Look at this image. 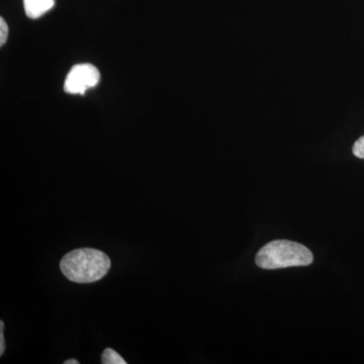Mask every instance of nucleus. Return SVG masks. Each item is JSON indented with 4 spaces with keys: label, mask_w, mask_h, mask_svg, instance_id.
Listing matches in <instances>:
<instances>
[{
    "label": "nucleus",
    "mask_w": 364,
    "mask_h": 364,
    "mask_svg": "<svg viewBox=\"0 0 364 364\" xmlns=\"http://www.w3.org/2000/svg\"><path fill=\"white\" fill-rule=\"evenodd\" d=\"M111 259L97 249L79 248L67 253L60 269L66 279L78 284H90L104 279L111 269Z\"/></svg>",
    "instance_id": "1"
},
{
    "label": "nucleus",
    "mask_w": 364,
    "mask_h": 364,
    "mask_svg": "<svg viewBox=\"0 0 364 364\" xmlns=\"http://www.w3.org/2000/svg\"><path fill=\"white\" fill-rule=\"evenodd\" d=\"M256 264L262 269H279L294 267H308L314 261L310 249L296 242L275 240L258 251Z\"/></svg>",
    "instance_id": "2"
},
{
    "label": "nucleus",
    "mask_w": 364,
    "mask_h": 364,
    "mask_svg": "<svg viewBox=\"0 0 364 364\" xmlns=\"http://www.w3.org/2000/svg\"><path fill=\"white\" fill-rule=\"evenodd\" d=\"M100 80V73L92 64H78L72 67L67 74L64 90L69 95H83L90 88L95 87Z\"/></svg>",
    "instance_id": "3"
},
{
    "label": "nucleus",
    "mask_w": 364,
    "mask_h": 364,
    "mask_svg": "<svg viewBox=\"0 0 364 364\" xmlns=\"http://www.w3.org/2000/svg\"><path fill=\"white\" fill-rule=\"evenodd\" d=\"M55 6V0H23V7L26 16L30 18H39Z\"/></svg>",
    "instance_id": "4"
},
{
    "label": "nucleus",
    "mask_w": 364,
    "mask_h": 364,
    "mask_svg": "<svg viewBox=\"0 0 364 364\" xmlns=\"http://www.w3.org/2000/svg\"><path fill=\"white\" fill-rule=\"evenodd\" d=\"M102 363L104 364H127L121 355L112 348L105 349L102 355Z\"/></svg>",
    "instance_id": "5"
},
{
    "label": "nucleus",
    "mask_w": 364,
    "mask_h": 364,
    "mask_svg": "<svg viewBox=\"0 0 364 364\" xmlns=\"http://www.w3.org/2000/svg\"><path fill=\"white\" fill-rule=\"evenodd\" d=\"M352 152L356 157L364 159V136L359 138L352 148Z\"/></svg>",
    "instance_id": "6"
},
{
    "label": "nucleus",
    "mask_w": 364,
    "mask_h": 364,
    "mask_svg": "<svg viewBox=\"0 0 364 364\" xmlns=\"http://www.w3.org/2000/svg\"><path fill=\"white\" fill-rule=\"evenodd\" d=\"M7 36H9V26L6 21L0 18V46H4L6 43Z\"/></svg>",
    "instance_id": "7"
},
{
    "label": "nucleus",
    "mask_w": 364,
    "mask_h": 364,
    "mask_svg": "<svg viewBox=\"0 0 364 364\" xmlns=\"http://www.w3.org/2000/svg\"><path fill=\"white\" fill-rule=\"evenodd\" d=\"M4 321L0 322V355H4V351H6V343H4Z\"/></svg>",
    "instance_id": "8"
},
{
    "label": "nucleus",
    "mask_w": 364,
    "mask_h": 364,
    "mask_svg": "<svg viewBox=\"0 0 364 364\" xmlns=\"http://www.w3.org/2000/svg\"><path fill=\"white\" fill-rule=\"evenodd\" d=\"M64 364H79V361L76 359H68V360L64 361Z\"/></svg>",
    "instance_id": "9"
}]
</instances>
